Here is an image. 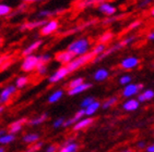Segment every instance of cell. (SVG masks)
<instances>
[{
    "label": "cell",
    "mask_w": 154,
    "mask_h": 152,
    "mask_svg": "<svg viewBox=\"0 0 154 152\" xmlns=\"http://www.w3.org/2000/svg\"><path fill=\"white\" fill-rule=\"evenodd\" d=\"M51 60V54H48V53H43V54H39L38 56V62L39 63H43V64L49 63Z\"/></svg>",
    "instance_id": "obj_39"
},
{
    "label": "cell",
    "mask_w": 154,
    "mask_h": 152,
    "mask_svg": "<svg viewBox=\"0 0 154 152\" xmlns=\"http://www.w3.org/2000/svg\"><path fill=\"white\" fill-rule=\"evenodd\" d=\"M139 104L140 102L137 99H128L126 102H124L122 108L128 112H132V111H136L137 109L139 108Z\"/></svg>",
    "instance_id": "obj_21"
},
{
    "label": "cell",
    "mask_w": 154,
    "mask_h": 152,
    "mask_svg": "<svg viewBox=\"0 0 154 152\" xmlns=\"http://www.w3.org/2000/svg\"><path fill=\"white\" fill-rule=\"evenodd\" d=\"M23 142L27 143V145H32V143L36 142V141L39 140V135L36 134V133H31V134L24 135L23 138H22Z\"/></svg>",
    "instance_id": "obj_27"
},
{
    "label": "cell",
    "mask_w": 154,
    "mask_h": 152,
    "mask_svg": "<svg viewBox=\"0 0 154 152\" xmlns=\"http://www.w3.org/2000/svg\"><path fill=\"white\" fill-rule=\"evenodd\" d=\"M5 133H6L5 130H2V129H0V136H1V135H3Z\"/></svg>",
    "instance_id": "obj_55"
},
{
    "label": "cell",
    "mask_w": 154,
    "mask_h": 152,
    "mask_svg": "<svg viewBox=\"0 0 154 152\" xmlns=\"http://www.w3.org/2000/svg\"><path fill=\"white\" fill-rule=\"evenodd\" d=\"M12 63H13V61H12V60H10V59H8L7 61H5L2 64L0 65V72H2V71H6L7 69L10 66V65H12Z\"/></svg>",
    "instance_id": "obj_45"
},
{
    "label": "cell",
    "mask_w": 154,
    "mask_h": 152,
    "mask_svg": "<svg viewBox=\"0 0 154 152\" xmlns=\"http://www.w3.org/2000/svg\"><path fill=\"white\" fill-rule=\"evenodd\" d=\"M29 82H30V79L27 76H19L18 78L15 79L14 86L17 87V89H22L29 84Z\"/></svg>",
    "instance_id": "obj_30"
},
{
    "label": "cell",
    "mask_w": 154,
    "mask_h": 152,
    "mask_svg": "<svg viewBox=\"0 0 154 152\" xmlns=\"http://www.w3.org/2000/svg\"><path fill=\"white\" fill-rule=\"evenodd\" d=\"M100 107H101V103L98 102V101H96V100H94L91 104H89L86 108H84L85 115H86V116H91V115H93V114H94L95 112L100 109Z\"/></svg>",
    "instance_id": "obj_25"
},
{
    "label": "cell",
    "mask_w": 154,
    "mask_h": 152,
    "mask_svg": "<svg viewBox=\"0 0 154 152\" xmlns=\"http://www.w3.org/2000/svg\"><path fill=\"white\" fill-rule=\"evenodd\" d=\"M141 24H142V21L141 20H134L132 21L129 25L127 26V32H131V31H134V29H137V28H139L140 26H141Z\"/></svg>",
    "instance_id": "obj_36"
},
{
    "label": "cell",
    "mask_w": 154,
    "mask_h": 152,
    "mask_svg": "<svg viewBox=\"0 0 154 152\" xmlns=\"http://www.w3.org/2000/svg\"><path fill=\"white\" fill-rule=\"evenodd\" d=\"M69 74L70 73H69L67 66H66V65H62L61 67H59L56 72H54V73L48 77V82L51 83V84L58 83V82H60V80H62L65 77H67Z\"/></svg>",
    "instance_id": "obj_7"
},
{
    "label": "cell",
    "mask_w": 154,
    "mask_h": 152,
    "mask_svg": "<svg viewBox=\"0 0 154 152\" xmlns=\"http://www.w3.org/2000/svg\"><path fill=\"white\" fill-rule=\"evenodd\" d=\"M132 80V77L130 75H128V74H125V75L120 76V78H119V84L120 85H127L129 83H131Z\"/></svg>",
    "instance_id": "obj_41"
},
{
    "label": "cell",
    "mask_w": 154,
    "mask_h": 152,
    "mask_svg": "<svg viewBox=\"0 0 154 152\" xmlns=\"http://www.w3.org/2000/svg\"><path fill=\"white\" fill-rule=\"evenodd\" d=\"M146 39L150 41H154V31H151V32L146 35Z\"/></svg>",
    "instance_id": "obj_48"
},
{
    "label": "cell",
    "mask_w": 154,
    "mask_h": 152,
    "mask_svg": "<svg viewBox=\"0 0 154 152\" xmlns=\"http://www.w3.org/2000/svg\"><path fill=\"white\" fill-rule=\"evenodd\" d=\"M45 22H46L45 19L30 21V22H24V23H22L19 26V29L20 31H32V29H35V28H41L45 24Z\"/></svg>",
    "instance_id": "obj_11"
},
{
    "label": "cell",
    "mask_w": 154,
    "mask_h": 152,
    "mask_svg": "<svg viewBox=\"0 0 154 152\" xmlns=\"http://www.w3.org/2000/svg\"><path fill=\"white\" fill-rule=\"evenodd\" d=\"M17 92V87L14 85H8L0 91V104H5L11 99V97Z\"/></svg>",
    "instance_id": "obj_8"
},
{
    "label": "cell",
    "mask_w": 154,
    "mask_h": 152,
    "mask_svg": "<svg viewBox=\"0 0 154 152\" xmlns=\"http://www.w3.org/2000/svg\"><path fill=\"white\" fill-rule=\"evenodd\" d=\"M58 28H59V22H58V20L53 19V20H49L45 22L44 25L41 27V34L43 36L51 35L53 33L58 31Z\"/></svg>",
    "instance_id": "obj_5"
},
{
    "label": "cell",
    "mask_w": 154,
    "mask_h": 152,
    "mask_svg": "<svg viewBox=\"0 0 154 152\" xmlns=\"http://www.w3.org/2000/svg\"><path fill=\"white\" fill-rule=\"evenodd\" d=\"M84 116H85V111H84V109H81V110L77 111V113L74 114L72 118L74 120V122H78V121L81 120V118H82V117H84Z\"/></svg>",
    "instance_id": "obj_43"
},
{
    "label": "cell",
    "mask_w": 154,
    "mask_h": 152,
    "mask_svg": "<svg viewBox=\"0 0 154 152\" xmlns=\"http://www.w3.org/2000/svg\"><path fill=\"white\" fill-rule=\"evenodd\" d=\"M149 14L151 15L152 18L154 16V3L151 6V8H150V10H149Z\"/></svg>",
    "instance_id": "obj_49"
},
{
    "label": "cell",
    "mask_w": 154,
    "mask_h": 152,
    "mask_svg": "<svg viewBox=\"0 0 154 152\" xmlns=\"http://www.w3.org/2000/svg\"><path fill=\"white\" fill-rule=\"evenodd\" d=\"M43 146H44V142H43V141H36V142L32 143V146L29 147L24 152H37Z\"/></svg>",
    "instance_id": "obj_34"
},
{
    "label": "cell",
    "mask_w": 154,
    "mask_h": 152,
    "mask_svg": "<svg viewBox=\"0 0 154 152\" xmlns=\"http://www.w3.org/2000/svg\"><path fill=\"white\" fill-rule=\"evenodd\" d=\"M136 40H137V36L130 35V36H127V37L122 38V40H120V44H122V47H127V46H129V45L134 44Z\"/></svg>",
    "instance_id": "obj_32"
},
{
    "label": "cell",
    "mask_w": 154,
    "mask_h": 152,
    "mask_svg": "<svg viewBox=\"0 0 154 152\" xmlns=\"http://www.w3.org/2000/svg\"><path fill=\"white\" fill-rule=\"evenodd\" d=\"M93 122H94V120H93L92 117L89 116V117H85V118H81V120H79L78 122H75V123L73 124V127H72V129H73L74 132H79V130H82V129L86 128L88 126L92 125Z\"/></svg>",
    "instance_id": "obj_15"
},
{
    "label": "cell",
    "mask_w": 154,
    "mask_h": 152,
    "mask_svg": "<svg viewBox=\"0 0 154 152\" xmlns=\"http://www.w3.org/2000/svg\"><path fill=\"white\" fill-rule=\"evenodd\" d=\"M122 48H124L122 46V44H120V41H118L117 44L113 45V46H110V47L106 48V49L104 50L103 52L101 53V54H98V56H96L94 59L92 60V63H97V62L102 61L103 59L107 58L108 56H110V54H113L114 52H116V51H118V50H120Z\"/></svg>",
    "instance_id": "obj_6"
},
{
    "label": "cell",
    "mask_w": 154,
    "mask_h": 152,
    "mask_svg": "<svg viewBox=\"0 0 154 152\" xmlns=\"http://www.w3.org/2000/svg\"><path fill=\"white\" fill-rule=\"evenodd\" d=\"M74 57L75 56H74L72 52H70L69 50H63V51H60V52L56 53L55 60H56L57 62L61 63V64L66 65V64H68L69 62L71 61Z\"/></svg>",
    "instance_id": "obj_12"
},
{
    "label": "cell",
    "mask_w": 154,
    "mask_h": 152,
    "mask_svg": "<svg viewBox=\"0 0 154 152\" xmlns=\"http://www.w3.org/2000/svg\"><path fill=\"white\" fill-rule=\"evenodd\" d=\"M63 96V90L61 89H58V90H55L51 96L48 97V102L49 103H56L58 102L60 99Z\"/></svg>",
    "instance_id": "obj_29"
},
{
    "label": "cell",
    "mask_w": 154,
    "mask_h": 152,
    "mask_svg": "<svg viewBox=\"0 0 154 152\" xmlns=\"http://www.w3.org/2000/svg\"><path fill=\"white\" fill-rule=\"evenodd\" d=\"M115 37V34L112 31H106L104 32L100 37H98V42H102V44H108L109 41H112V39Z\"/></svg>",
    "instance_id": "obj_26"
},
{
    "label": "cell",
    "mask_w": 154,
    "mask_h": 152,
    "mask_svg": "<svg viewBox=\"0 0 154 152\" xmlns=\"http://www.w3.org/2000/svg\"><path fill=\"white\" fill-rule=\"evenodd\" d=\"M107 48V46L105 44H102V42H98V44H96L93 47V49L91 50L93 53H94V56L96 57V56H98V54H101L102 52H103L104 50L106 49Z\"/></svg>",
    "instance_id": "obj_33"
},
{
    "label": "cell",
    "mask_w": 154,
    "mask_h": 152,
    "mask_svg": "<svg viewBox=\"0 0 154 152\" xmlns=\"http://www.w3.org/2000/svg\"><path fill=\"white\" fill-rule=\"evenodd\" d=\"M35 70L38 75H45L46 72H47V64H43V63H39L38 62L37 65H36Z\"/></svg>",
    "instance_id": "obj_37"
},
{
    "label": "cell",
    "mask_w": 154,
    "mask_h": 152,
    "mask_svg": "<svg viewBox=\"0 0 154 152\" xmlns=\"http://www.w3.org/2000/svg\"><path fill=\"white\" fill-rule=\"evenodd\" d=\"M153 19H154V16H153Z\"/></svg>",
    "instance_id": "obj_59"
},
{
    "label": "cell",
    "mask_w": 154,
    "mask_h": 152,
    "mask_svg": "<svg viewBox=\"0 0 154 152\" xmlns=\"http://www.w3.org/2000/svg\"><path fill=\"white\" fill-rule=\"evenodd\" d=\"M65 11V9H60V10H42V11L38 12V16L39 19H47V18H51L54 15L58 14L60 12Z\"/></svg>",
    "instance_id": "obj_24"
},
{
    "label": "cell",
    "mask_w": 154,
    "mask_h": 152,
    "mask_svg": "<svg viewBox=\"0 0 154 152\" xmlns=\"http://www.w3.org/2000/svg\"><path fill=\"white\" fill-rule=\"evenodd\" d=\"M37 63H38V56H35V54L25 56L21 64V70L23 72H33L35 71Z\"/></svg>",
    "instance_id": "obj_3"
},
{
    "label": "cell",
    "mask_w": 154,
    "mask_h": 152,
    "mask_svg": "<svg viewBox=\"0 0 154 152\" xmlns=\"http://www.w3.org/2000/svg\"><path fill=\"white\" fill-rule=\"evenodd\" d=\"M127 15H128V13H126V12H122V13H119V14L115 13V14L110 15V16H107L106 19H104V20L102 21V24H103V25H110V24L115 23V22H118V21H122V20H124V19H126Z\"/></svg>",
    "instance_id": "obj_16"
},
{
    "label": "cell",
    "mask_w": 154,
    "mask_h": 152,
    "mask_svg": "<svg viewBox=\"0 0 154 152\" xmlns=\"http://www.w3.org/2000/svg\"><path fill=\"white\" fill-rule=\"evenodd\" d=\"M146 152H154V143L146 148Z\"/></svg>",
    "instance_id": "obj_50"
},
{
    "label": "cell",
    "mask_w": 154,
    "mask_h": 152,
    "mask_svg": "<svg viewBox=\"0 0 154 152\" xmlns=\"http://www.w3.org/2000/svg\"><path fill=\"white\" fill-rule=\"evenodd\" d=\"M42 45H43V40H41V39L33 41L32 44L29 45V46H27V47L22 51V56L25 57V56H29V54H33L36 50L41 47Z\"/></svg>",
    "instance_id": "obj_17"
},
{
    "label": "cell",
    "mask_w": 154,
    "mask_h": 152,
    "mask_svg": "<svg viewBox=\"0 0 154 152\" xmlns=\"http://www.w3.org/2000/svg\"><path fill=\"white\" fill-rule=\"evenodd\" d=\"M77 1H80V0H77Z\"/></svg>",
    "instance_id": "obj_58"
},
{
    "label": "cell",
    "mask_w": 154,
    "mask_h": 152,
    "mask_svg": "<svg viewBox=\"0 0 154 152\" xmlns=\"http://www.w3.org/2000/svg\"><path fill=\"white\" fill-rule=\"evenodd\" d=\"M144 141H139V142L137 143V146L139 147V148H143V147H144Z\"/></svg>",
    "instance_id": "obj_51"
},
{
    "label": "cell",
    "mask_w": 154,
    "mask_h": 152,
    "mask_svg": "<svg viewBox=\"0 0 154 152\" xmlns=\"http://www.w3.org/2000/svg\"><path fill=\"white\" fill-rule=\"evenodd\" d=\"M57 147L55 146V145H49V146L46 148V150H45V152H57Z\"/></svg>",
    "instance_id": "obj_46"
},
{
    "label": "cell",
    "mask_w": 154,
    "mask_h": 152,
    "mask_svg": "<svg viewBox=\"0 0 154 152\" xmlns=\"http://www.w3.org/2000/svg\"><path fill=\"white\" fill-rule=\"evenodd\" d=\"M27 123V118L23 117V118H20V120H17L14 122H12L9 125V133L10 134H18L22 130V127H23L25 124Z\"/></svg>",
    "instance_id": "obj_14"
},
{
    "label": "cell",
    "mask_w": 154,
    "mask_h": 152,
    "mask_svg": "<svg viewBox=\"0 0 154 152\" xmlns=\"http://www.w3.org/2000/svg\"><path fill=\"white\" fill-rule=\"evenodd\" d=\"M2 44H3V39L1 37H0V48H1V46H2Z\"/></svg>",
    "instance_id": "obj_54"
},
{
    "label": "cell",
    "mask_w": 154,
    "mask_h": 152,
    "mask_svg": "<svg viewBox=\"0 0 154 152\" xmlns=\"http://www.w3.org/2000/svg\"><path fill=\"white\" fill-rule=\"evenodd\" d=\"M3 111H5V105H3V104H0V114H2Z\"/></svg>",
    "instance_id": "obj_52"
},
{
    "label": "cell",
    "mask_w": 154,
    "mask_h": 152,
    "mask_svg": "<svg viewBox=\"0 0 154 152\" xmlns=\"http://www.w3.org/2000/svg\"><path fill=\"white\" fill-rule=\"evenodd\" d=\"M24 2H34V1H41V0H22Z\"/></svg>",
    "instance_id": "obj_53"
},
{
    "label": "cell",
    "mask_w": 154,
    "mask_h": 152,
    "mask_svg": "<svg viewBox=\"0 0 154 152\" xmlns=\"http://www.w3.org/2000/svg\"><path fill=\"white\" fill-rule=\"evenodd\" d=\"M154 98V91L152 89H145L141 94L138 95V101L139 102H144V101H149Z\"/></svg>",
    "instance_id": "obj_22"
},
{
    "label": "cell",
    "mask_w": 154,
    "mask_h": 152,
    "mask_svg": "<svg viewBox=\"0 0 154 152\" xmlns=\"http://www.w3.org/2000/svg\"><path fill=\"white\" fill-rule=\"evenodd\" d=\"M11 58V56L10 54H3V56H0V65L2 64L3 62L5 61H7L8 59H10Z\"/></svg>",
    "instance_id": "obj_47"
},
{
    "label": "cell",
    "mask_w": 154,
    "mask_h": 152,
    "mask_svg": "<svg viewBox=\"0 0 154 152\" xmlns=\"http://www.w3.org/2000/svg\"><path fill=\"white\" fill-rule=\"evenodd\" d=\"M94 58H95L94 53H93L92 51H89V52L84 53L82 56L74 57L68 64H66V66L68 69L69 73H72L74 71H77L78 69L82 67L83 65H85V64H88V63H90V62H92V60Z\"/></svg>",
    "instance_id": "obj_2"
},
{
    "label": "cell",
    "mask_w": 154,
    "mask_h": 152,
    "mask_svg": "<svg viewBox=\"0 0 154 152\" xmlns=\"http://www.w3.org/2000/svg\"><path fill=\"white\" fill-rule=\"evenodd\" d=\"M117 101H118V98H117V97H110V98H108L105 102H103V104H102V108H103V109L110 108V107L115 104Z\"/></svg>",
    "instance_id": "obj_35"
},
{
    "label": "cell",
    "mask_w": 154,
    "mask_h": 152,
    "mask_svg": "<svg viewBox=\"0 0 154 152\" xmlns=\"http://www.w3.org/2000/svg\"><path fill=\"white\" fill-rule=\"evenodd\" d=\"M108 76H109L108 70L102 67V69H98V70L95 71L94 75H93V78H94V80H96V82H104V80H106V79L108 78Z\"/></svg>",
    "instance_id": "obj_20"
},
{
    "label": "cell",
    "mask_w": 154,
    "mask_h": 152,
    "mask_svg": "<svg viewBox=\"0 0 154 152\" xmlns=\"http://www.w3.org/2000/svg\"><path fill=\"white\" fill-rule=\"evenodd\" d=\"M120 152H131V150H124V151H120Z\"/></svg>",
    "instance_id": "obj_57"
},
{
    "label": "cell",
    "mask_w": 154,
    "mask_h": 152,
    "mask_svg": "<svg viewBox=\"0 0 154 152\" xmlns=\"http://www.w3.org/2000/svg\"><path fill=\"white\" fill-rule=\"evenodd\" d=\"M139 64H140V59L134 56H130L122 59L119 65H120V67H122V70H134Z\"/></svg>",
    "instance_id": "obj_9"
},
{
    "label": "cell",
    "mask_w": 154,
    "mask_h": 152,
    "mask_svg": "<svg viewBox=\"0 0 154 152\" xmlns=\"http://www.w3.org/2000/svg\"><path fill=\"white\" fill-rule=\"evenodd\" d=\"M97 10H98V12H100V13H102V14H104V15H106V16H110V15H113V14H115V13H117V11H118V9H117L114 4H112L109 1H107V0L98 4Z\"/></svg>",
    "instance_id": "obj_10"
},
{
    "label": "cell",
    "mask_w": 154,
    "mask_h": 152,
    "mask_svg": "<svg viewBox=\"0 0 154 152\" xmlns=\"http://www.w3.org/2000/svg\"><path fill=\"white\" fill-rule=\"evenodd\" d=\"M15 140V135L13 134H7V133H5L3 135H1L0 136V145H9V143L13 142V141Z\"/></svg>",
    "instance_id": "obj_28"
},
{
    "label": "cell",
    "mask_w": 154,
    "mask_h": 152,
    "mask_svg": "<svg viewBox=\"0 0 154 152\" xmlns=\"http://www.w3.org/2000/svg\"><path fill=\"white\" fill-rule=\"evenodd\" d=\"M154 0H140V2H138L137 7L139 9H146L148 7H150L151 4H153Z\"/></svg>",
    "instance_id": "obj_38"
},
{
    "label": "cell",
    "mask_w": 154,
    "mask_h": 152,
    "mask_svg": "<svg viewBox=\"0 0 154 152\" xmlns=\"http://www.w3.org/2000/svg\"><path fill=\"white\" fill-rule=\"evenodd\" d=\"M63 122H65V118H63V117H58L57 120L54 121V123H53L54 128H60L62 126V124H63Z\"/></svg>",
    "instance_id": "obj_44"
},
{
    "label": "cell",
    "mask_w": 154,
    "mask_h": 152,
    "mask_svg": "<svg viewBox=\"0 0 154 152\" xmlns=\"http://www.w3.org/2000/svg\"><path fill=\"white\" fill-rule=\"evenodd\" d=\"M94 100L95 99L93 98V97H85V98L82 100V102H81V108H82V109L86 108V107H88L89 104H91Z\"/></svg>",
    "instance_id": "obj_42"
},
{
    "label": "cell",
    "mask_w": 154,
    "mask_h": 152,
    "mask_svg": "<svg viewBox=\"0 0 154 152\" xmlns=\"http://www.w3.org/2000/svg\"><path fill=\"white\" fill-rule=\"evenodd\" d=\"M143 84H134V83H129L127 85H125V88L122 89V96L125 98H131V97L136 96L143 89Z\"/></svg>",
    "instance_id": "obj_4"
},
{
    "label": "cell",
    "mask_w": 154,
    "mask_h": 152,
    "mask_svg": "<svg viewBox=\"0 0 154 152\" xmlns=\"http://www.w3.org/2000/svg\"><path fill=\"white\" fill-rule=\"evenodd\" d=\"M83 82H84V79H83V77H77V78L72 79L71 82H70V83L68 84V89L75 87V86H78V85H80V84H82Z\"/></svg>",
    "instance_id": "obj_40"
},
{
    "label": "cell",
    "mask_w": 154,
    "mask_h": 152,
    "mask_svg": "<svg viewBox=\"0 0 154 152\" xmlns=\"http://www.w3.org/2000/svg\"><path fill=\"white\" fill-rule=\"evenodd\" d=\"M78 149H79V146L77 142L72 140H67L59 149V152H77Z\"/></svg>",
    "instance_id": "obj_19"
},
{
    "label": "cell",
    "mask_w": 154,
    "mask_h": 152,
    "mask_svg": "<svg viewBox=\"0 0 154 152\" xmlns=\"http://www.w3.org/2000/svg\"><path fill=\"white\" fill-rule=\"evenodd\" d=\"M12 9L11 7L8 6L7 3H2L0 2V18H2V16H7V15H9L11 13Z\"/></svg>",
    "instance_id": "obj_31"
},
{
    "label": "cell",
    "mask_w": 154,
    "mask_h": 152,
    "mask_svg": "<svg viewBox=\"0 0 154 152\" xmlns=\"http://www.w3.org/2000/svg\"><path fill=\"white\" fill-rule=\"evenodd\" d=\"M47 118H48V114L47 113H43V114H41V115H38V116H36V117H34V118H32V120L27 121V124H29L30 126L41 125V124L44 123Z\"/></svg>",
    "instance_id": "obj_23"
},
{
    "label": "cell",
    "mask_w": 154,
    "mask_h": 152,
    "mask_svg": "<svg viewBox=\"0 0 154 152\" xmlns=\"http://www.w3.org/2000/svg\"><path fill=\"white\" fill-rule=\"evenodd\" d=\"M0 152H5V148L3 147H0Z\"/></svg>",
    "instance_id": "obj_56"
},
{
    "label": "cell",
    "mask_w": 154,
    "mask_h": 152,
    "mask_svg": "<svg viewBox=\"0 0 154 152\" xmlns=\"http://www.w3.org/2000/svg\"><path fill=\"white\" fill-rule=\"evenodd\" d=\"M96 23H97V19H93V20L86 21L84 23L80 24L79 26L74 27L73 29L68 31V32L66 33V35H70V34H74V33H77V32H80V31H83L84 28H88V27L92 26V25H94V24H96Z\"/></svg>",
    "instance_id": "obj_18"
},
{
    "label": "cell",
    "mask_w": 154,
    "mask_h": 152,
    "mask_svg": "<svg viewBox=\"0 0 154 152\" xmlns=\"http://www.w3.org/2000/svg\"><path fill=\"white\" fill-rule=\"evenodd\" d=\"M90 47H91V41L89 38L86 37H81L78 38L75 40H73L71 44L69 45L67 50H69L70 52H72L75 57L82 56L84 53L89 52Z\"/></svg>",
    "instance_id": "obj_1"
},
{
    "label": "cell",
    "mask_w": 154,
    "mask_h": 152,
    "mask_svg": "<svg viewBox=\"0 0 154 152\" xmlns=\"http://www.w3.org/2000/svg\"><path fill=\"white\" fill-rule=\"evenodd\" d=\"M91 87H92V84H91V83L83 82L80 85L68 89V95L69 96H77V95H80V94H82V92H84V91L89 90Z\"/></svg>",
    "instance_id": "obj_13"
}]
</instances>
